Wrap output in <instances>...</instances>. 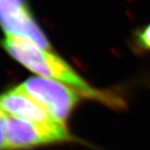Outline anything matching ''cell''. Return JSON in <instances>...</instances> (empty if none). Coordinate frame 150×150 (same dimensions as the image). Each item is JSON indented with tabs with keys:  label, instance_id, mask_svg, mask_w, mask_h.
I'll return each mask as SVG.
<instances>
[{
	"label": "cell",
	"instance_id": "cell-1",
	"mask_svg": "<svg viewBox=\"0 0 150 150\" xmlns=\"http://www.w3.org/2000/svg\"><path fill=\"white\" fill-rule=\"evenodd\" d=\"M1 45L12 58L41 77L67 84L82 93L85 98L98 101L113 109L127 107L126 100L119 93L93 88L62 58L42 49L28 39L6 34Z\"/></svg>",
	"mask_w": 150,
	"mask_h": 150
},
{
	"label": "cell",
	"instance_id": "cell-2",
	"mask_svg": "<svg viewBox=\"0 0 150 150\" xmlns=\"http://www.w3.org/2000/svg\"><path fill=\"white\" fill-rule=\"evenodd\" d=\"M7 150H28L39 146L74 140L65 124L55 121L37 124L3 111Z\"/></svg>",
	"mask_w": 150,
	"mask_h": 150
},
{
	"label": "cell",
	"instance_id": "cell-3",
	"mask_svg": "<svg viewBox=\"0 0 150 150\" xmlns=\"http://www.w3.org/2000/svg\"><path fill=\"white\" fill-rule=\"evenodd\" d=\"M18 87L62 124H65L81 98H85L72 87L45 77H30Z\"/></svg>",
	"mask_w": 150,
	"mask_h": 150
},
{
	"label": "cell",
	"instance_id": "cell-4",
	"mask_svg": "<svg viewBox=\"0 0 150 150\" xmlns=\"http://www.w3.org/2000/svg\"><path fill=\"white\" fill-rule=\"evenodd\" d=\"M0 25L6 34L28 39L44 50H51V44L35 22L28 6L0 3Z\"/></svg>",
	"mask_w": 150,
	"mask_h": 150
},
{
	"label": "cell",
	"instance_id": "cell-5",
	"mask_svg": "<svg viewBox=\"0 0 150 150\" xmlns=\"http://www.w3.org/2000/svg\"><path fill=\"white\" fill-rule=\"evenodd\" d=\"M0 109L10 115L37 124L57 121L18 86L0 94Z\"/></svg>",
	"mask_w": 150,
	"mask_h": 150
},
{
	"label": "cell",
	"instance_id": "cell-6",
	"mask_svg": "<svg viewBox=\"0 0 150 150\" xmlns=\"http://www.w3.org/2000/svg\"><path fill=\"white\" fill-rule=\"evenodd\" d=\"M134 43L142 51H150V23L136 31Z\"/></svg>",
	"mask_w": 150,
	"mask_h": 150
},
{
	"label": "cell",
	"instance_id": "cell-7",
	"mask_svg": "<svg viewBox=\"0 0 150 150\" xmlns=\"http://www.w3.org/2000/svg\"><path fill=\"white\" fill-rule=\"evenodd\" d=\"M0 150H7L4 132V117L1 109H0Z\"/></svg>",
	"mask_w": 150,
	"mask_h": 150
},
{
	"label": "cell",
	"instance_id": "cell-8",
	"mask_svg": "<svg viewBox=\"0 0 150 150\" xmlns=\"http://www.w3.org/2000/svg\"><path fill=\"white\" fill-rule=\"evenodd\" d=\"M0 3H11V4H16L21 6H26L25 0H0Z\"/></svg>",
	"mask_w": 150,
	"mask_h": 150
}]
</instances>
